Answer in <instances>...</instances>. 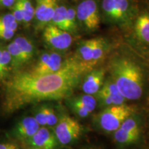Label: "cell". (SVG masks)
Here are the masks:
<instances>
[{
	"label": "cell",
	"instance_id": "obj_1",
	"mask_svg": "<svg viewBox=\"0 0 149 149\" xmlns=\"http://www.w3.org/2000/svg\"><path fill=\"white\" fill-rule=\"evenodd\" d=\"M86 71L74 59H69L53 73L33 75L27 71L15 72L2 81L3 111L10 114L28 104L66 97Z\"/></svg>",
	"mask_w": 149,
	"mask_h": 149
},
{
	"label": "cell",
	"instance_id": "obj_2",
	"mask_svg": "<svg viewBox=\"0 0 149 149\" xmlns=\"http://www.w3.org/2000/svg\"><path fill=\"white\" fill-rule=\"evenodd\" d=\"M113 77L119 91L126 100H138L142 95V72L130 59L119 58L113 61Z\"/></svg>",
	"mask_w": 149,
	"mask_h": 149
},
{
	"label": "cell",
	"instance_id": "obj_3",
	"mask_svg": "<svg viewBox=\"0 0 149 149\" xmlns=\"http://www.w3.org/2000/svg\"><path fill=\"white\" fill-rule=\"evenodd\" d=\"M78 26L88 33L100 28L102 16L98 0H81L75 6Z\"/></svg>",
	"mask_w": 149,
	"mask_h": 149
},
{
	"label": "cell",
	"instance_id": "obj_4",
	"mask_svg": "<svg viewBox=\"0 0 149 149\" xmlns=\"http://www.w3.org/2000/svg\"><path fill=\"white\" fill-rule=\"evenodd\" d=\"M133 108L124 104L112 106L104 110L100 115V125L107 131H115L133 115Z\"/></svg>",
	"mask_w": 149,
	"mask_h": 149
},
{
	"label": "cell",
	"instance_id": "obj_5",
	"mask_svg": "<svg viewBox=\"0 0 149 149\" xmlns=\"http://www.w3.org/2000/svg\"><path fill=\"white\" fill-rule=\"evenodd\" d=\"M82 127L72 117L61 116L55 126L54 133L59 144L68 145L79 138Z\"/></svg>",
	"mask_w": 149,
	"mask_h": 149
},
{
	"label": "cell",
	"instance_id": "obj_6",
	"mask_svg": "<svg viewBox=\"0 0 149 149\" xmlns=\"http://www.w3.org/2000/svg\"><path fill=\"white\" fill-rule=\"evenodd\" d=\"M43 40L48 47L55 51H64L68 49L72 43L71 33L48 24L42 30Z\"/></svg>",
	"mask_w": 149,
	"mask_h": 149
},
{
	"label": "cell",
	"instance_id": "obj_7",
	"mask_svg": "<svg viewBox=\"0 0 149 149\" xmlns=\"http://www.w3.org/2000/svg\"><path fill=\"white\" fill-rule=\"evenodd\" d=\"M62 56L58 52H44L28 72L33 75H42L58 71L64 65Z\"/></svg>",
	"mask_w": 149,
	"mask_h": 149
},
{
	"label": "cell",
	"instance_id": "obj_8",
	"mask_svg": "<svg viewBox=\"0 0 149 149\" xmlns=\"http://www.w3.org/2000/svg\"><path fill=\"white\" fill-rule=\"evenodd\" d=\"M60 0H36L33 23L35 30L41 31L51 24L55 10Z\"/></svg>",
	"mask_w": 149,
	"mask_h": 149
},
{
	"label": "cell",
	"instance_id": "obj_9",
	"mask_svg": "<svg viewBox=\"0 0 149 149\" xmlns=\"http://www.w3.org/2000/svg\"><path fill=\"white\" fill-rule=\"evenodd\" d=\"M40 128L33 116H25L20 118L10 129L9 135L24 144L35 135Z\"/></svg>",
	"mask_w": 149,
	"mask_h": 149
},
{
	"label": "cell",
	"instance_id": "obj_10",
	"mask_svg": "<svg viewBox=\"0 0 149 149\" xmlns=\"http://www.w3.org/2000/svg\"><path fill=\"white\" fill-rule=\"evenodd\" d=\"M57 143L54 132L46 126H40L35 135L24 145L29 149H55Z\"/></svg>",
	"mask_w": 149,
	"mask_h": 149
},
{
	"label": "cell",
	"instance_id": "obj_11",
	"mask_svg": "<svg viewBox=\"0 0 149 149\" xmlns=\"http://www.w3.org/2000/svg\"><path fill=\"white\" fill-rule=\"evenodd\" d=\"M134 34L137 40L149 47V5L139 8L133 24Z\"/></svg>",
	"mask_w": 149,
	"mask_h": 149
},
{
	"label": "cell",
	"instance_id": "obj_12",
	"mask_svg": "<svg viewBox=\"0 0 149 149\" xmlns=\"http://www.w3.org/2000/svg\"><path fill=\"white\" fill-rule=\"evenodd\" d=\"M121 20V25L133 24L139 10L135 0H113Z\"/></svg>",
	"mask_w": 149,
	"mask_h": 149
},
{
	"label": "cell",
	"instance_id": "obj_13",
	"mask_svg": "<svg viewBox=\"0 0 149 149\" xmlns=\"http://www.w3.org/2000/svg\"><path fill=\"white\" fill-rule=\"evenodd\" d=\"M104 79V70H96L86 76L82 84V90L86 94L93 95L102 88Z\"/></svg>",
	"mask_w": 149,
	"mask_h": 149
},
{
	"label": "cell",
	"instance_id": "obj_14",
	"mask_svg": "<svg viewBox=\"0 0 149 149\" xmlns=\"http://www.w3.org/2000/svg\"><path fill=\"white\" fill-rule=\"evenodd\" d=\"M109 45L107 40L103 37H95V42L92 50L91 67L95 66L106 57L109 51Z\"/></svg>",
	"mask_w": 149,
	"mask_h": 149
},
{
	"label": "cell",
	"instance_id": "obj_15",
	"mask_svg": "<svg viewBox=\"0 0 149 149\" xmlns=\"http://www.w3.org/2000/svg\"><path fill=\"white\" fill-rule=\"evenodd\" d=\"M13 40L16 43L23 53L26 63L30 62L34 57L36 52V48L34 43L31 39L24 35L15 36Z\"/></svg>",
	"mask_w": 149,
	"mask_h": 149
},
{
	"label": "cell",
	"instance_id": "obj_16",
	"mask_svg": "<svg viewBox=\"0 0 149 149\" xmlns=\"http://www.w3.org/2000/svg\"><path fill=\"white\" fill-rule=\"evenodd\" d=\"M101 16L111 23L121 25V20L113 0H102L100 3Z\"/></svg>",
	"mask_w": 149,
	"mask_h": 149
},
{
	"label": "cell",
	"instance_id": "obj_17",
	"mask_svg": "<svg viewBox=\"0 0 149 149\" xmlns=\"http://www.w3.org/2000/svg\"><path fill=\"white\" fill-rule=\"evenodd\" d=\"M6 48L12 58L13 72L21 70L22 67L27 64V63L20 48L13 40L6 45Z\"/></svg>",
	"mask_w": 149,
	"mask_h": 149
},
{
	"label": "cell",
	"instance_id": "obj_18",
	"mask_svg": "<svg viewBox=\"0 0 149 149\" xmlns=\"http://www.w3.org/2000/svg\"><path fill=\"white\" fill-rule=\"evenodd\" d=\"M59 29L68 32V24H67V4L59 3L56 7L51 24Z\"/></svg>",
	"mask_w": 149,
	"mask_h": 149
},
{
	"label": "cell",
	"instance_id": "obj_19",
	"mask_svg": "<svg viewBox=\"0 0 149 149\" xmlns=\"http://www.w3.org/2000/svg\"><path fill=\"white\" fill-rule=\"evenodd\" d=\"M23 14V23L24 27L29 28L33 24L35 16V6L31 0H18Z\"/></svg>",
	"mask_w": 149,
	"mask_h": 149
},
{
	"label": "cell",
	"instance_id": "obj_20",
	"mask_svg": "<svg viewBox=\"0 0 149 149\" xmlns=\"http://www.w3.org/2000/svg\"><path fill=\"white\" fill-rule=\"evenodd\" d=\"M98 96L102 102L108 106L120 105L124 104L126 99L122 94L111 95L109 93H103L102 91H98Z\"/></svg>",
	"mask_w": 149,
	"mask_h": 149
},
{
	"label": "cell",
	"instance_id": "obj_21",
	"mask_svg": "<svg viewBox=\"0 0 149 149\" xmlns=\"http://www.w3.org/2000/svg\"><path fill=\"white\" fill-rule=\"evenodd\" d=\"M120 127L125 130L136 141L139 139L140 131H139L138 124H137V121L135 119L132 118L131 117H129L122 123V125Z\"/></svg>",
	"mask_w": 149,
	"mask_h": 149
},
{
	"label": "cell",
	"instance_id": "obj_22",
	"mask_svg": "<svg viewBox=\"0 0 149 149\" xmlns=\"http://www.w3.org/2000/svg\"><path fill=\"white\" fill-rule=\"evenodd\" d=\"M67 24L68 32L73 34L77 31L78 23L75 7L67 4Z\"/></svg>",
	"mask_w": 149,
	"mask_h": 149
},
{
	"label": "cell",
	"instance_id": "obj_23",
	"mask_svg": "<svg viewBox=\"0 0 149 149\" xmlns=\"http://www.w3.org/2000/svg\"><path fill=\"white\" fill-rule=\"evenodd\" d=\"M19 24L11 13L0 15V29H10L17 31Z\"/></svg>",
	"mask_w": 149,
	"mask_h": 149
},
{
	"label": "cell",
	"instance_id": "obj_24",
	"mask_svg": "<svg viewBox=\"0 0 149 149\" xmlns=\"http://www.w3.org/2000/svg\"><path fill=\"white\" fill-rule=\"evenodd\" d=\"M114 137L115 141L120 144H130L136 141L131 135L121 127L115 130Z\"/></svg>",
	"mask_w": 149,
	"mask_h": 149
},
{
	"label": "cell",
	"instance_id": "obj_25",
	"mask_svg": "<svg viewBox=\"0 0 149 149\" xmlns=\"http://www.w3.org/2000/svg\"><path fill=\"white\" fill-rule=\"evenodd\" d=\"M44 111H45L46 118V126L53 127L55 126L58 122V117L56 115L55 111L52 107L44 105Z\"/></svg>",
	"mask_w": 149,
	"mask_h": 149
},
{
	"label": "cell",
	"instance_id": "obj_26",
	"mask_svg": "<svg viewBox=\"0 0 149 149\" xmlns=\"http://www.w3.org/2000/svg\"><path fill=\"white\" fill-rule=\"evenodd\" d=\"M75 100H77V101L81 102L91 113L95 109L96 100L91 95H84L80 96L79 97L75 98Z\"/></svg>",
	"mask_w": 149,
	"mask_h": 149
},
{
	"label": "cell",
	"instance_id": "obj_27",
	"mask_svg": "<svg viewBox=\"0 0 149 149\" xmlns=\"http://www.w3.org/2000/svg\"><path fill=\"white\" fill-rule=\"evenodd\" d=\"M10 8L11 13L13 15L15 19L19 24V25H21L23 23V14H22L21 6L18 0H17L15 4Z\"/></svg>",
	"mask_w": 149,
	"mask_h": 149
},
{
	"label": "cell",
	"instance_id": "obj_28",
	"mask_svg": "<svg viewBox=\"0 0 149 149\" xmlns=\"http://www.w3.org/2000/svg\"><path fill=\"white\" fill-rule=\"evenodd\" d=\"M72 107H73L74 112L77 113V115H79L81 117H87L89 113H91V112L81 102L77 101L75 99L72 102Z\"/></svg>",
	"mask_w": 149,
	"mask_h": 149
},
{
	"label": "cell",
	"instance_id": "obj_29",
	"mask_svg": "<svg viewBox=\"0 0 149 149\" xmlns=\"http://www.w3.org/2000/svg\"><path fill=\"white\" fill-rule=\"evenodd\" d=\"M16 31L10 29H0V40L8 41L14 38Z\"/></svg>",
	"mask_w": 149,
	"mask_h": 149
},
{
	"label": "cell",
	"instance_id": "obj_30",
	"mask_svg": "<svg viewBox=\"0 0 149 149\" xmlns=\"http://www.w3.org/2000/svg\"><path fill=\"white\" fill-rule=\"evenodd\" d=\"M0 149H22L15 141H3L0 142Z\"/></svg>",
	"mask_w": 149,
	"mask_h": 149
},
{
	"label": "cell",
	"instance_id": "obj_31",
	"mask_svg": "<svg viewBox=\"0 0 149 149\" xmlns=\"http://www.w3.org/2000/svg\"><path fill=\"white\" fill-rule=\"evenodd\" d=\"M16 1L17 0H0V8H10Z\"/></svg>",
	"mask_w": 149,
	"mask_h": 149
},
{
	"label": "cell",
	"instance_id": "obj_32",
	"mask_svg": "<svg viewBox=\"0 0 149 149\" xmlns=\"http://www.w3.org/2000/svg\"><path fill=\"white\" fill-rule=\"evenodd\" d=\"M3 44L0 43V81H3V77L2 73H1V57H2V51L3 48Z\"/></svg>",
	"mask_w": 149,
	"mask_h": 149
},
{
	"label": "cell",
	"instance_id": "obj_33",
	"mask_svg": "<svg viewBox=\"0 0 149 149\" xmlns=\"http://www.w3.org/2000/svg\"><path fill=\"white\" fill-rule=\"evenodd\" d=\"M86 149H95V148H86Z\"/></svg>",
	"mask_w": 149,
	"mask_h": 149
}]
</instances>
